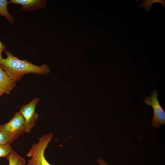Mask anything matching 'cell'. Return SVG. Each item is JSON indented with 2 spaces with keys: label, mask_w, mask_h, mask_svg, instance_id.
Masks as SVG:
<instances>
[{
  "label": "cell",
  "mask_w": 165,
  "mask_h": 165,
  "mask_svg": "<svg viewBox=\"0 0 165 165\" xmlns=\"http://www.w3.org/2000/svg\"><path fill=\"white\" fill-rule=\"evenodd\" d=\"M3 94H2V93H0V97Z\"/></svg>",
  "instance_id": "obj_16"
},
{
  "label": "cell",
  "mask_w": 165,
  "mask_h": 165,
  "mask_svg": "<svg viewBox=\"0 0 165 165\" xmlns=\"http://www.w3.org/2000/svg\"><path fill=\"white\" fill-rule=\"evenodd\" d=\"M160 2L161 3L164 8L165 6L164 0H145L139 5L141 8H144L146 13H148L151 9L152 6L155 3Z\"/></svg>",
  "instance_id": "obj_10"
},
{
  "label": "cell",
  "mask_w": 165,
  "mask_h": 165,
  "mask_svg": "<svg viewBox=\"0 0 165 165\" xmlns=\"http://www.w3.org/2000/svg\"><path fill=\"white\" fill-rule=\"evenodd\" d=\"M158 96L157 90L154 89L150 96H146L144 99L145 103L153 108V117L152 124L154 127L156 128L165 124V112L160 103Z\"/></svg>",
  "instance_id": "obj_4"
},
{
  "label": "cell",
  "mask_w": 165,
  "mask_h": 165,
  "mask_svg": "<svg viewBox=\"0 0 165 165\" xmlns=\"http://www.w3.org/2000/svg\"><path fill=\"white\" fill-rule=\"evenodd\" d=\"M16 85V82L9 77L0 65V93L9 94Z\"/></svg>",
  "instance_id": "obj_7"
},
{
  "label": "cell",
  "mask_w": 165,
  "mask_h": 165,
  "mask_svg": "<svg viewBox=\"0 0 165 165\" xmlns=\"http://www.w3.org/2000/svg\"><path fill=\"white\" fill-rule=\"evenodd\" d=\"M47 2L46 0H10L9 3L20 4L22 6L23 10L30 12L36 9L45 8Z\"/></svg>",
  "instance_id": "obj_6"
},
{
  "label": "cell",
  "mask_w": 165,
  "mask_h": 165,
  "mask_svg": "<svg viewBox=\"0 0 165 165\" xmlns=\"http://www.w3.org/2000/svg\"><path fill=\"white\" fill-rule=\"evenodd\" d=\"M10 144L6 135L0 129V144Z\"/></svg>",
  "instance_id": "obj_12"
},
{
  "label": "cell",
  "mask_w": 165,
  "mask_h": 165,
  "mask_svg": "<svg viewBox=\"0 0 165 165\" xmlns=\"http://www.w3.org/2000/svg\"><path fill=\"white\" fill-rule=\"evenodd\" d=\"M6 159L8 160L9 165H25V160L24 158L13 150Z\"/></svg>",
  "instance_id": "obj_9"
},
{
  "label": "cell",
  "mask_w": 165,
  "mask_h": 165,
  "mask_svg": "<svg viewBox=\"0 0 165 165\" xmlns=\"http://www.w3.org/2000/svg\"><path fill=\"white\" fill-rule=\"evenodd\" d=\"M97 162L100 165H108L105 160L101 159H99Z\"/></svg>",
  "instance_id": "obj_13"
},
{
  "label": "cell",
  "mask_w": 165,
  "mask_h": 165,
  "mask_svg": "<svg viewBox=\"0 0 165 165\" xmlns=\"http://www.w3.org/2000/svg\"><path fill=\"white\" fill-rule=\"evenodd\" d=\"M5 51L7 57L2 59L0 65L6 74L16 82L26 74L45 75L50 72V68L46 65H35L26 60L19 59L6 50Z\"/></svg>",
  "instance_id": "obj_1"
},
{
  "label": "cell",
  "mask_w": 165,
  "mask_h": 165,
  "mask_svg": "<svg viewBox=\"0 0 165 165\" xmlns=\"http://www.w3.org/2000/svg\"><path fill=\"white\" fill-rule=\"evenodd\" d=\"M39 101L38 97L33 99L28 104L21 106L19 112L24 119L25 132H31L38 118V114L35 112V108Z\"/></svg>",
  "instance_id": "obj_5"
},
{
  "label": "cell",
  "mask_w": 165,
  "mask_h": 165,
  "mask_svg": "<svg viewBox=\"0 0 165 165\" xmlns=\"http://www.w3.org/2000/svg\"><path fill=\"white\" fill-rule=\"evenodd\" d=\"M6 46L0 40V50L2 51H5Z\"/></svg>",
  "instance_id": "obj_14"
},
{
  "label": "cell",
  "mask_w": 165,
  "mask_h": 165,
  "mask_svg": "<svg viewBox=\"0 0 165 165\" xmlns=\"http://www.w3.org/2000/svg\"><path fill=\"white\" fill-rule=\"evenodd\" d=\"M53 134L49 133L41 137L37 143L32 144L26 156L31 157L27 165H52L46 160L45 151L53 137Z\"/></svg>",
  "instance_id": "obj_2"
},
{
  "label": "cell",
  "mask_w": 165,
  "mask_h": 165,
  "mask_svg": "<svg viewBox=\"0 0 165 165\" xmlns=\"http://www.w3.org/2000/svg\"><path fill=\"white\" fill-rule=\"evenodd\" d=\"M9 1L7 0H0V16L5 18L9 23L14 22V16L8 12L7 6Z\"/></svg>",
  "instance_id": "obj_8"
},
{
  "label": "cell",
  "mask_w": 165,
  "mask_h": 165,
  "mask_svg": "<svg viewBox=\"0 0 165 165\" xmlns=\"http://www.w3.org/2000/svg\"><path fill=\"white\" fill-rule=\"evenodd\" d=\"M11 144H0V157H8L13 150Z\"/></svg>",
  "instance_id": "obj_11"
},
{
  "label": "cell",
  "mask_w": 165,
  "mask_h": 165,
  "mask_svg": "<svg viewBox=\"0 0 165 165\" xmlns=\"http://www.w3.org/2000/svg\"><path fill=\"white\" fill-rule=\"evenodd\" d=\"M24 119L19 112L6 123L0 125V129L8 138L10 144L25 132Z\"/></svg>",
  "instance_id": "obj_3"
},
{
  "label": "cell",
  "mask_w": 165,
  "mask_h": 165,
  "mask_svg": "<svg viewBox=\"0 0 165 165\" xmlns=\"http://www.w3.org/2000/svg\"><path fill=\"white\" fill-rule=\"evenodd\" d=\"M2 51L0 50V63L3 58L2 56Z\"/></svg>",
  "instance_id": "obj_15"
}]
</instances>
